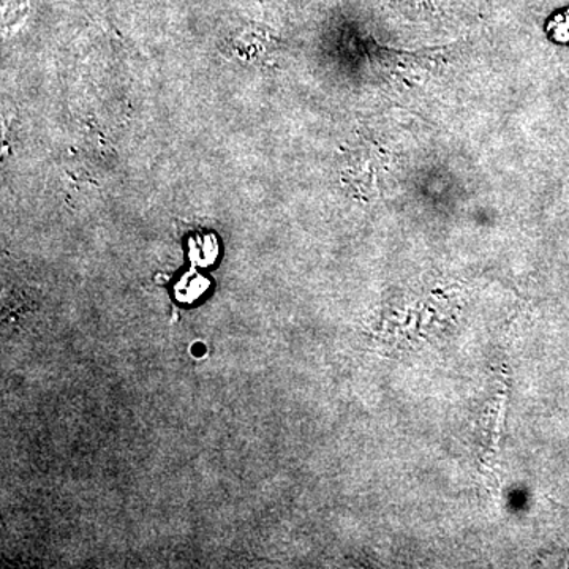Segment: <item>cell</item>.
<instances>
[{
  "label": "cell",
  "instance_id": "obj_1",
  "mask_svg": "<svg viewBox=\"0 0 569 569\" xmlns=\"http://www.w3.org/2000/svg\"><path fill=\"white\" fill-rule=\"evenodd\" d=\"M217 253H219V249H217L213 236H204V238H197L190 242V258L197 264L208 266L213 263Z\"/></svg>",
  "mask_w": 569,
  "mask_h": 569
},
{
  "label": "cell",
  "instance_id": "obj_2",
  "mask_svg": "<svg viewBox=\"0 0 569 569\" xmlns=\"http://www.w3.org/2000/svg\"><path fill=\"white\" fill-rule=\"evenodd\" d=\"M206 288H208V280L204 277L187 274L182 277L181 283L176 288V293H178L179 299H182V301L190 302L201 293H204Z\"/></svg>",
  "mask_w": 569,
  "mask_h": 569
}]
</instances>
